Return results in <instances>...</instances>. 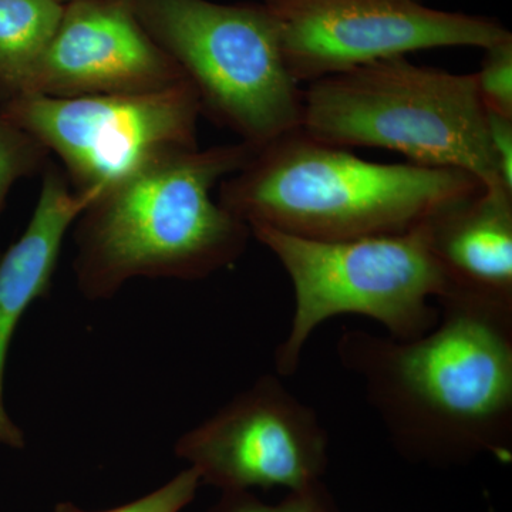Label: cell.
Segmentation results:
<instances>
[{"label": "cell", "mask_w": 512, "mask_h": 512, "mask_svg": "<svg viewBox=\"0 0 512 512\" xmlns=\"http://www.w3.org/2000/svg\"><path fill=\"white\" fill-rule=\"evenodd\" d=\"M441 319L412 340L343 333V365L406 450L431 456L493 451L512 436V303L461 292L437 299Z\"/></svg>", "instance_id": "obj_1"}, {"label": "cell", "mask_w": 512, "mask_h": 512, "mask_svg": "<svg viewBox=\"0 0 512 512\" xmlns=\"http://www.w3.org/2000/svg\"><path fill=\"white\" fill-rule=\"evenodd\" d=\"M256 151L244 141L165 154L100 192L74 222L73 271L90 301L136 278L197 281L228 268L251 228L212 200Z\"/></svg>", "instance_id": "obj_2"}, {"label": "cell", "mask_w": 512, "mask_h": 512, "mask_svg": "<svg viewBox=\"0 0 512 512\" xmlns=\"http://www.w3.org/2000/svg\"><path fill=\"white\" fill-rule=\"evenodd\" d=\"M483 188L456 168L370 163L299 128L256 148L221 181L218 202L248 227L346 241L403 234Z\"/></svg>", "instance_id": "obj_3"}, {"label": "cell", "mask_w": 512, "mask_h": 512, "mask_svg": "<svg viewBox=\"0 0 512 512\" xmlns=\"http://www.w3.org/2000/svg\"><path fill=\"white\" fill-rule=\"evenodd\" d=\"M301 130L330 146L396 151L412 164L456 168L484 187H504L474 73L394 56L323 77L303 90Z\"/></svg>", "instance_id": "obj_4"}, {"label": "cell", "mask_w": 512, "mask_h": 512, "mask_svg": "<svg viewBox=\"0 0 512 512\" xmlns=\"http://www.w3.org/2000/svg\"><path fill=\"white\" fill-rule=\"evenodd\" d=\"M133 3L144 28L194 87L208 119L255 148L301 128L303 90L264 3Z\"/></svg>", "instance_id": "obj_5"}, {"label": "cell", "mask_w": 512, "mask_h": 512, "mask_svg": "<svg viewBox=\"0 0 512 512\" xmlns=\"http://www.w3.org/2000/svg\"><path fill=\"white\" fill-rule=\"evenodd\" d=\"M249 228L284 266L295 291L291 329L275 353L281 376L296 372L309 336L333 316H367L397 340L420 338L439 322L440 311L429 299L443 296L447 281L431 254L424 222L403 234L346 241Z\"/></svg>", "instance_id": "obj_6"}, {"label": "cell", "mask_w": 512, "mask_h": 512, "mask_svg": "<svg viewBox=\"0 0 512 512\" xmlns=\"http://www.w3.org/2000/svg\"><path fill=\"white\" fill-rule=\"evenodd\" d=\"M0 114L59 158L74 191L100 194L158 157L198 147L202 110L184 80L151 93L29 94L0 106Z\"/></svg>", "instance_id": "obj_7"}, {"label": "cell", "mask_w": 512, "mask_h": 512, "mask_svg": "<svg viewBox=\"0 0 512 512\" xmlns=\"http://www.w3.org/2000/svg\"><path fill=\"white\" fill-rule=\"evenodd\" d=\"M299 84L437 47H488L512 39L500 22L431 9L420 0H264Z\"/></svg>", "instance_id": "obj_8"}, {"label": "cell", "mask_w": 512, "mask_h": 512, "mask_svg": "<svg viewBox=\"0 0 512 512\" xmlns=\"http://www.w3.org/2000/svg\"><path fill=\"white\" fill-rule=\"evenodd\" d=\"M326 447V431L311 407L278 377L265 375L183 434L175 454L201 481L225 491L286 487L308 493L325 464Z\"/></svg>", "instance_id": "obj_9"}, {"label": "cell", "mask_w": 512, "mask_h": 512, "mask_svg": "<svg viewBox=\"0 0 512 512\" xmlns=\"http://www.w3.org/2000/svg\"><path fill=\"white\" fill-rule=\"evenodd\" d=\"M184 80L173 57L144 28L133 0H74L64 3L29 94L151 93Z\"/></svg>", "instance_id": "obj_10"}, {"label": "cell", "mask_w": 512, "mask_h": 512, "mask_svg": "<svg viewBox=\"0 0 512 512\" xmlns=\"http://www.w3.org/2000/svg\"><path fill=\"white\" fill-rule=\"evenodd\" d=\"M96 197L97 192L74 191L62 168L49 161L28 227L0 255V446L13 450L26 446L25 433L5 403L6 363L13 336L30 306L49 293L64 238Z\"/></svg>", "instance_id": "obj_11"}, {"label": "cell", "mask_w": 512, "mask_h": 512, "mask_svg": "<svg viewBox=\"0 0 512 512\" xmlns=\"http://www.w3.org/2000/svg\"><path fill=\"white\" fill-rule=\"evenodd\" d=\"M447 291L512 303V192L484 187L426 221Z\"/></svg>", "instance_id": "obj_12"}, {"label": "cell", "mask_w": 512, "mask_h": 512, "mask_svg": "<svg viewBox=\"0 0 512 512\" xmlns=\"http://www.w3.org/2000/svg\"><path fill=\"white\" fill-rule=\"evenodd\" d=\"M63 10L59 0H0V106L28 96Z\"/></svg>", "instance_id": "obj_13"}, {"label": "cell", "mask_w": 512, "mask_h": 512, "mask_svg": "<svg viewBox=\"0 0 512 512\" xmlns=\"http://www.w3.org/2000/svg\"><path fill=\"white\" fill-rule=\"evenodd\" d=\"M49 151L0 114V214L20 180L43 173Z\"/></svg>", "instance_id": "obj_14"}, {"label": "cell", "mask_w": 512, "mask_h": 512, "mask_svg": "<svg viewBox=\"0 0 512 512\" xmlns=\"http://www.w3.org/2000/svg\"><path fill=\"white\" fill-rule=\"evenodd\" d=\"M484 50L481 69L474 73L484 109L512 119V39Z\"/></svg>", "instance_id": "obj_15"}, {"label": "cell", "mask_w": 512, "mask_h": 512, "mask_svg": "<svg viewBox=\"0 0 512 512\" xmlns=\"http://www.w3.org/2000/svg\"><path fill=\"white\" fill-rule=\"evenodd\" d=\"M201 483L200 474L194 468L178 474L170 483L158 488L146 497L138 498L133 503L121 505L107 511L94 512H180L191 503ZM55 512H90L80 510L70 503L57 504Z\"/></svg>", "instance_id": "obj_16"}, {"label": "cell", "mask_w": 512, "mask_h": 512, "mask_svg": "<svg viewBox=\"0 0 512 512\" xmlns=\"http://www.w3.org/2000/svg\"><path fill=\"white\" fill-rule=\"evenodd\" d=\"M488 136L501 181L512 191V119L487 113Z\"/></svg>", "instance_id": "obj_17"}, {"label": "cell", "mask_w": 512, "mask_h": 512, "mask_svg": "<svg viewBox=\"0 0 512 512\" xmlns=\"http://www.w3.org/2000/svg\"><path fill=\"white\" fill-rule=\"evenodd\" d=\"M228 493H231V497L227 507L221 512H319L318 505L313 500L312 491L298 493L291 501H286L278 507H268V505L248 500L242 495L244 491H228Z\"/></svg>", "instance_id": "obj_18"}, {"label": "cell", "mask_w": 512, "mask_h": 512, "mask_svg": "<svg viewBox=\"0 0 512 512\" xmlns=\"http://www.w3.org/2000/svg\"><path fill=\"white\" fill-rule=\"evenodd\" d=\"M59 2H62V3H69V2H74V0H59Z\"/></svg>", "instance_id": "obj_19"}]
</instances>
